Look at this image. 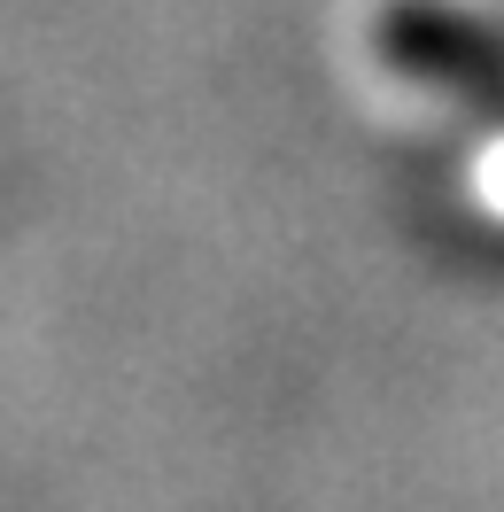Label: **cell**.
I'll list each match as a JSON object with an SVG mask.
<instances>
[{
	"label": "cell",
	"mask_w": 504,
	"mask_h": 512,
	"mask_svg": "<svg viewBox=\"0 0 504 512\" xmlns=\"http://www.w3.org/2000/svg\"><path fill=\"white\" fill-rule=\"evenodd\" d=\"M380 55L427 86H458V94H489L504 101V39L466 24L442 0H404L380 16Z\"/></svg>",
	"instance_id": "obj_1"
}]
</instances>
